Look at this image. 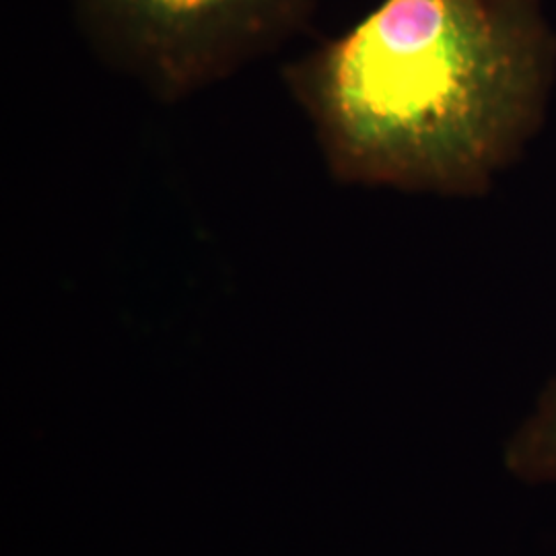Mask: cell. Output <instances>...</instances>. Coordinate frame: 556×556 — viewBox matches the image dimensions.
Instances as JSON below:
<instances>
[{"label": "cell", "mask_w": 556, "mask_h": 556, "mask_svg": "<svg viewBox=\"0 0 556 556\" xmlns=\"http://www.w3.org/2000/svg\"><path fill=\"white\" fill-rule=\"evenodd\" d=\"M282 77L340 184L472 199L542 128L556 34L542 0H381Z\"/></svg>", "instance_id": "1"}, {"label": "cell", "mask_w": 556, "mask_h": 556, "mask_svg": "<svg viewBox=\"0 0 556 556\" xmlns=\"http://www.w3.org/2000/svg\"><path fill=\"white\" fill-rule=\"evenodd\" d=\"M105 64L176 101L227 79L299 34L316 0H68Z\"/></svg>", "instance_id": "2"}, {"label": "cell", "mask_w": 556, "mask_h": 556, "mask_svg": "<svg viewBox=\"0 0 556 556\" xmlns=\"http://www.w3.org/2000/svg\"><path fill=\"white\" fill-rule=\"evenodd\" d=\"M503 464L526 484H556V376L540 392L534 413L507 439Z\"/></svg>", "instance_id": "3"}]
</instances>
